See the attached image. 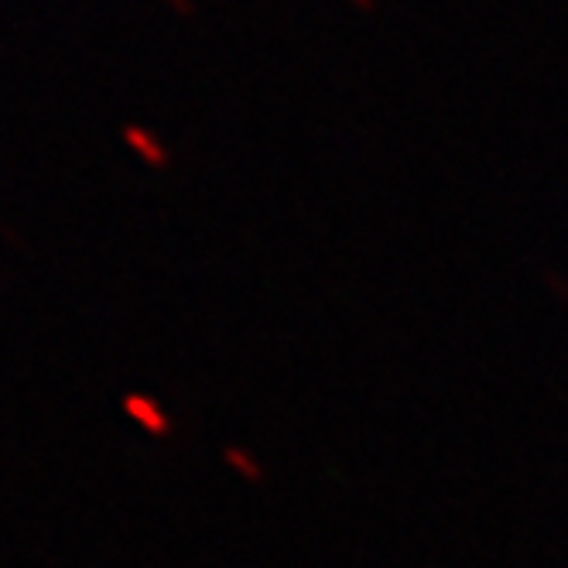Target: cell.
I'll return each instance as SVG.
<instances>
[{
	"mask_svg": "<svg viewBox=\"0 0 568 568\" xmlns=\"http://www.w3.org/2000/svg\"><path fill=\"white\" fill-rule=\"evenodd\" d=\"M127 141H131L134 148H141V154H148L151 161H161V154H158V148H154V141H151L148 134L137 131V127H131V131H127Z\"/></svg>",
	"mask_w": 568,
	"mask_h": 568,
	"instance_id": "2",
	"label": "cell"
},
{
	"mask_svg": "<svg viewBox=\"0 0 568 568\" xmlns=\"http://www.w3.org/2000/svg\"><path fill=\"white\" fill-rule=\"evenodd\" d=\"M127 411H131V415H134L137 421H144V425H148L151 432L165 435V421H161L158 411L151 408V401H148V397H137V394H131V397H127Z\"/></svg>",
	"mask_w": 568,
	"mask_h": 568,
	"instance_id": "1",
	"label": "cell"
}]
</instances>
